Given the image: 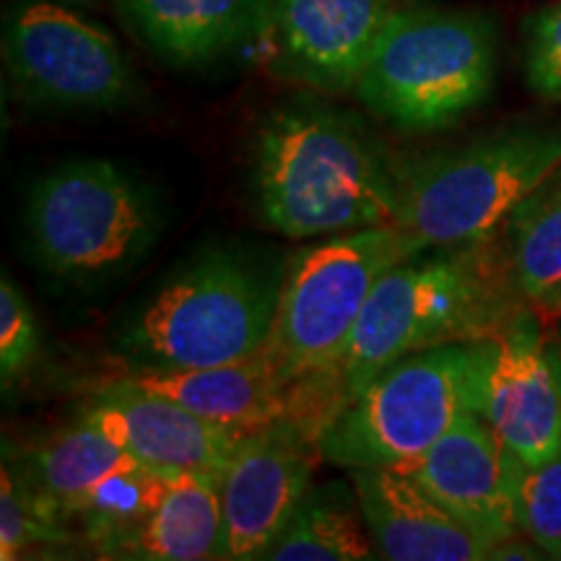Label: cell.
Instances as JSON below:
<instances>
[{"label": "cell", "mask_w": 561, "mask_h": 561, "mask_svg": "<svg viewBox=\"0 0 561 561\" xmlns=\"http://www.w3.org/2000/svg\"><path fill=\"white\" fill-rule=\"evenodd\" d=\"M263 221L291 240L392 224L398 159L348 112L291 102L265 117L252 151Z\"/></svg>", "instance_id": "cell-1"}, {"label": "cell", "mask_w": 561, "mask_h": 561, "mask_svg": "<svg viewBox=\"0 0 561 561\" xmlns=\"http://www.w3.org/2000/svg\"><path fill=\"white\" fill-rule=\"evenodd\" d=\"M164 479V473L146 466L110 476L68 510V523L79 520L91 546L102 557H110L112 549L149 515Z\"/></svg>", "instance_id": "cell-21"}, {"label": "cell", "mask_w": 561, "mask_h": 561, "mask_svg": "<svg viewBox=\"0 0 561 561\" xmlns=\"http://www.w3.org/2000/svg\"><path fill=\"white\" fill-rule=\"evenodd\" d=\"M517 520L549 559L561 557V453L538 466H525L517 486Z\"/></svg>", "instance_id": "cell-23"}, {"label": "cell", "mask_w": 561, "mask_h": 561, "mask_svg": "<svg viewBox=\"0 0 561 561\" xmlns=\"http://www.w3.org/2000/svg\"><path fill=\"white\" fill-rule=\"evenodd\" d=\"M3 62L16 94L34 107L107 112L140 96L117 39L53 0H30L5 16Z\"/></svg>", "instance_id": "cell-9"}, {"label": "cell", "mask_w": 561, "mask_h": 561, "mask_svg": "<svg viewBox=\"0 0 561 561\" xmlns=\"http://www.w3.org/2000/svg\"><path fill=\"white\" fill-rule=\"evenodd\" d=\"M525 81L543 102H561V0L528 21Z\"/></svg>", "instance_id": "cell-25"}, {"label": "cell", "mask_w": 561, "mask_h": 561, "mask_svg": "<svg viewBox=\"0 0 561 561\" xmlns=\"http://www.w3.org/2000/svg\"><path fill=\"white\" fill-rule=\"evenodd\" d=\"M392 13V0H273L286 66L320 91L356 89Z\"/></svg>", "instance_id": "cell-14"}, {"label": "cell", "mask_w": 561, "mask_h": 561, "mask_svg": "<svg viewBox=\"0 0 561 561\" xmlns=\"http://www.w3.org/2000/svg\"><path fill=\"white\" fill-rule=\"evenodd\" d=\"M151 193L107 159H76L47 172L26 201L39 265L70 284L117 278L159 237Z\"/></svg>", "instance_id": "cell-8"}, {"label": "cell", "mask_w": 561, "mask_h": 561, "mask_svg": "<svg viewBox=\"0 0 561 561\" xmlns=\"http://www.w3.org/2000/svg\"><path fill=\"white\" fill-rule=\"evenodd\" d=\"M481 416L525 466L561 453V390L549 343L528 312L494 339Z\"/></svg>", "instance_id": "cell-12"}, {"label": "cell", "mask_w": 561, "mask_h": 561, "mask_svg": "<svg viewBox=\"0 0 561 561\" xmlns=\"http://www.w3.org/2000/svg\"><path fill=\"white\" fill-rule=\"evenodd\" d=\"M121 11L161 60L201 68L257 37L273 16V0H121Z\"/></svg>", "instance_id": "cell-16"}, {"label": "cell", "mask_w": 561, "mask_h": 561, "mask_svg": "<svg viewBox=\"0 0 561 561\" xmlns=\"http://www.w3.org/2000/svg\"><path fill=\"white\" fill-rule=\"evenodd\" d=\"M39 325L30 301L9 273L0 280V382L9 390L26 371L34 367L39 356Z\"/></svg>", "instance_id": "cell-24"}, {"label": "cell", "mask_w": 561, "mask_h": 561, "mask_svg": "<svg viewBox=\"0 0 561 561\" xmlns=\"http://www.w3.org/2000/svg\"><path fill=\"white\" fill-rule=\"evenodd\" d=\"M496 76V30L476 11H398L377 39L354 94L392 128H450L486 100Z\"/></svg>", "instance_id": "cell-5"}, {"label": "cell", "mask_w": 561, "mask_h": 561, "mask_svg": "<svg viewBox=\"0 0 561 561\" xmlns=\"http://www.w3.org/2000/svg\"><path fill=\"white\" fill-rule=\"evenodd\" d=\"M533 307H538V310H541L546 318L561 320V284L557 286V289H551L549 294H543V297L538 299Z\"/></svg>", "instance_id": "cell-27"}, {"label": "cell", "mask_w": 561, "mask_h": 561, "mask_svg": "<svg viewBox=\"0 0 561 561\" xmlns=\"http://www.w3.org/2000/svg\"><path fill=\"white\" fill-rule=\"evenodd\" d=\"M541 549H538L536 543H523L517 541L515 538H507V541L496 543L494 549L489 551V559H543L546 553H538Z\"/></svg>", "instance_id": "cell-26"}, {"label": "cell", "mask_w": 561, "mask_h": 561, "mask_svg": "<svg viewBox=\"0 0 561 561\" xmlns=\"http://www.w3.org/2000/svg\"><path fill=\"white\" fill-rule=\"evenodd\" d=\"M81 419L117 442L140 466L174 473H221L242 434L187 411L170 398L112 382L91 398Z\"/></svg>", "instance_id": "cell-13"}, {"label": "cell", "mask_w": 561, "mask_h": 561, "mask_svg": "<svg viewBox=\"0 0 561 561\" xmlns=\"http://www.w3.org/2000/svg\"><path fill=\"white\" fill-rule=\"evenodd\" d=\"M354 494L375 538L390 561H479L491 546L442 507L401 466L354 468Z\"/></svg>", "instance_id": "cell-15"}, {"label": "cell", "mask_w": 561, "mask_h": 561, "mask_svg": "<svg viewBox=\"0 0 561 561\" xmlns=\"http://www.w3.org/2000/svg\"><path fill=\"white\" fill-rule=\"evenodd\" d=\"M491 341L447 343L390 364L343 405L320 437L333 466H403L445 437L466 413H481Z\"/></svg>", "instance_id": "cell-6"}, {"label": "cell", "mask_w": 561, "mask_h": 561, "mask_svg": "<svg viewBox=\"0 0 561 561\" xmlns=\"http://www.w3.org/2000/svg\"><path fill=\"white\" fill-rule=\"evenodd\" d=\"M549 351H551L553 367H557V377H559V390H561V331L557 333V339H553V343H549Z\"/></svg>", "instance_id": "cell-28"}, {"label": "cell", "mask_w": 561, "mask_h": 561, "mask_svg": "<svg viewBox=\"0 0 561 561\" xmlns=\"http://www.w3.org/2000/svg\"><path fill=\"white\" fill-rule=\"evenodd\" d=\"M561 164V133L507 128L471 144L398 159L392 224L424 250L494 240L520 203Z\"/></svg>", "instance_id": "cell-4"}, {"label": "cell", "mask_w": 561, "mask_h": 561, "mask_svg": "<svg viewBox=\"0 0 561 561\" xmlns=\"http://www.w3.org/2000/svg\"><path fill=\"white\" fill-rule=\"evenodd\" d=\"M68 538L66 515L50 500L26 486L9 466L0 471V559L13 561L37 546Z\"/></svg>", "instance_id": "cell-22"}, {"label": "cell", "mask_w": 561, "mask_h": 561, "mask_svg": "<svg viewBox=\"0 0 561 561\" xmlns=\"http://www.w3.org/2000/svg\"><path fill=\"white\" fill-rule=\"evenodd\" d=\"M133 466H140V462L107 437L100 426L79 416L76 426H66L21 447L9 468L26 486L50 500L68 520V510L83 494Z\"/></svg>", "instance_id": "cell-18"}, {"label": "cell", "mask_w": 561, "mask_h": 561, "mask_svg": "<svg viewBox=\"0 0 561 561\" xmlns=\"http://www.w3.org/2000/svg\"><path fill=\"white\" fill-rule=\"evenodd\" d=\"M280 276L240 250L214 248L164 280L117 335L136 371L250 359L268 343Z\"/></svg>", "instance_id": "cell-3"}, {"label": "cell", "mask_w": 561, "mask_h": 561, "mask_svg": "<svg viewBox=\"0 0 561 561\" xmlns=\"http://www.w3.org/2000/svg\"><path fill=\"white\" fill-rule=\"evenodd\" d=\"M322 432L301 419H284L242 434L219 489L227 520V559H261L312 489Z\"/></svg>", "instance_id": "cell-10"}, {"label": "cell", "mask_w": 561, "mask_h": 561, "mask_svg": "<svg viewBox=\"0 0 561 561\" xmlns=\"http://www.w3.org/2000/svg\"><path fill=\"white\" fill-rule=\"evenodd\" d=\"M421 252L430 250L396 224L346 231L299 250L280 276L263 351L291 380H333L375 286Z\"/></svg>", "instance_id": "cell-7"}, {"label": "cell", "mask_w": 561, "mask_h": 561, "mask_svg": "<svg viewBox=\"0 0 561 561\" xmlns=\"http://www.w3.org/2000/svg\"><path fill=\"white\" fill-rule=\"evenodd\" d=\"M375 546L356 494L351 496L341 483H328L307 491L291 520L261 559L359 561L375 557Z\"/></svg>", "instance_id": "cell-19"}, {"label": "cell", "mask_w": 561, "mask_h": 561, "mask_svg": "<svg viewBox=\"0 0 561 561\" xmlns=\"http://www.w3.org/2000/svg\"><path fill=\"white\" fill-rule=\"evenodd\" d=\"M70 3H94V0H70Z\"/></svg>", "instance_id": "cell-29"}, {"label": "cell", "mask_w": 561, "mask_h": 561, "mask_svg": "<svg viewBox=\"0 0 561 561\" xmlns=\"http://www.w3.org/2000/svg\"><path fill=\"white\" fill-rule=\"evenodd\" d=\"M502 231L512 284L536 305L561 284V164L512 210Z\"/></svg>", "instance_id": "cell-20"}, {"label": "cell", "mask_w": 561, "mask_h": 561, "mask_svg": "<svg viewBox=\"0 0 561 561\" xmlns=\"http://www.w3.org/2000/svg\"><path fill=\"white\" fill-rule=\"evenodd\" d=\"M401 468L491 549L520 533L517 486L525 462L481 413L460 416L437 445Z\"/></svg>", "instance_id": "cell-11"}, {"label": "cell", "mask_w": 561, "mask_h": 561, "mask_svg": "<svg viewBox=\"0 0 561 561\" xmlns=\"http://www.w3.org/2000/svg\"><path fill=\"white\" fill-rule=\"evenodd\" d=\"M512 291L517 289L502 252L489 242L398 263L371 291L333 371L341 403L419 351L496 339L520 312Z\"/></svg>", "instance_id": "cell-2"}, {"label": "cell", "mask_w": 561, "mask_h": 561, "mask_svg": "<svg viewBox=\"0 0 561 561\" xmlns=\"http://www.w3.org/2000/svg\"><path fill=\"white\" fill-rule=\"evenodd\" d=\"M559 559H561V557H559Z\"/></svg>", "instance_id": "cell-30"}, {"label": "cell", "mask_w": 561, "mask_h": 561, "mask_svg": "<svg viewBox=\"0 0 561 561\" xmlns=\"http://www.w3.org/2000/svg\"><path fill=\"white\" fill-rule=\"evenodd\" d=\"M219 476H167L149 515L112 549L110 557L146 561L227 559Z\"/></svg>", "instance_id": "cell-17"}]
</instances>
